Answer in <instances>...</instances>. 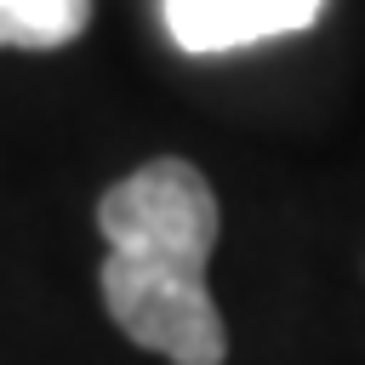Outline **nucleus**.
<instances>
[{"mask_svg": "<svg viewBox=\"0 0 365 365\" xmlns=\"http://www.w3.org/2000/svg\"><path fill=\"white\" fill-rule=\"evenodd\" d=\"M97 0H0V46L57 51L86 34Z\"/></svg>", "mask_w": 365, "mask_h": 365, "instance_id": "nucleus-3", "label": "nucleus"}, {"mask_svg": "<svg viewBox=\"0 0 365 365\" xmlns=\"http://www.w3.org/2000/svg\"><path fill=\"white\" fill-rule=\"evenodd\" d=\"M97 228L108 240L97 285L114 325L171 365H222L228 331L205 285L217 194L200 165L171 154L137 165L97 200Z\"/></svg>", "mask_w": 365, "mask_h": 365, "instance_id": "nucleus-1", "label": "nucleus"}, {"mask_svg": "<svg viewBox=\"0 0 365 365\" xmlns=\"http://www.w3.org/2000/svg\"><path fill=\"white\" fill-rule=\"evenodd\" d=\"M325 0H165V29L182 51H234L274 34H297Z\"/></svg>", "mask_w": 365, "mask_h": 365, "instance_id": "nucleus-2", "label": "nucleus"}]
</instances>
